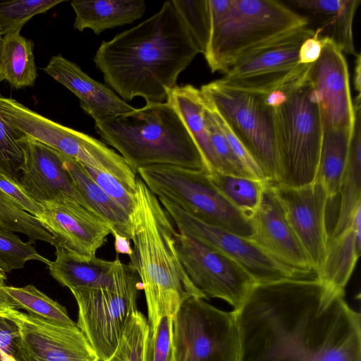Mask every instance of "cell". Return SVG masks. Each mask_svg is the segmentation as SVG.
Returning a JSON list of instances; mask_svg holds the SVG:
<instances>
[{
	"instance_id": "obj_1",
	"label": "cell",
	"mask_w": 361,
	"mask_h": 361,
	"mask_svg": "<svg viewBox=\"0 0 361 361\" xmlns=\"http://www.w3.org/2000/svg\"><path fill=\"white\" fill-rule=\"evenodd\" d=\"M236 314L239 361H361L360 314L317 278L257 283Z\"/></svg>"
},
{
	"instance_id": "obj_2",
	"label": "cell",
	"mask_w": 361,
	"mask_h": 361,
	"mask_svg": "<svg viewBox=\"0 0 361 361\" xmlns=\"http://www.w3.org/2000/svg\"><path fill=\"white\" fill-rule=\"evenodd\" d=\"M201 53L173 0L137 25L103 41L93 59L123 99L166 102L178 78Z\"/></svg>"
},
{
	"instance_id": "obj_3",
	"label": "cell",
	"mask_w": 361,
	"mask_h": 361,
	"mask_svg": "<svg viewBox=\"0 0 361 361\" xmlns=\"http://www.w3.org/2000/svg\"><path fill=\"white\" fill-rule=\"evenodd\" d=\"M131 216L133 253L129 264L144 290L151 333L161 319L173 318L190 298L206 299L188 276L177 250V234L158 197L137 176Z\"/></svg>"
},
{
	"instance_id": "obj_4",
	"label": "cell",
	"mask_w": 361,
	"mask_h": 361,
	"mask_svg": "<svg viewBox=\"0 0 361 361\" xmlns=\"http://www.w3.org/2000/svg\"><path fill=\"white\" fill-rule=\"evenodd\" d=\"M96 133L136 174L156 164L204 170L201 154L180 116L167 101L95 121Z\"/></svg>"
},
{
	"instance_id": "obj_5",
	"label": "cell",
	"mask_w": 361,
	"mask_h": 361,
	"mask_svg": "<svg viewBox=\"0 0 361 361\" xmlns=\"http://www.w3.org/2000/svg\"><path fill=\"white\" fill-rule=\"evenodd\" d=\"M307 25L279 1L232 0L223 19L211 25L204 56L212 73L225 74L252 50Z\"/></svg>"
},
{
	"instance_id": "obj_6",
	"label": "cell",
	"mask_w": 361,
	"mask_h": 361,
	"mask_svg": "<svg viewBox=\"0 0 361 361\" xmlns=\"http://www.w3.org/2000/svg\"><path fill=\"white\" fill-rule=\"evenodd\" d=\"M279 169L275 184L298 188L317 174L323 138L317 95L308 75L285 87V97L273 107Z\"/></svg>"
},
{
	"instance_id": "obj_7",
	"label": "cell",
	"mask_w": 361,
	"mask_h": 361,
	"mask_svg": "<svg viewBox=\"0 0 361 361\" xmlns=\"http://www.w3.org/2000/svg\"><path fill=\"white\" fill-rule=\"evenodd\" d=\"M108 275L97 286L73 292L78 307L77 325L99 361L114 352L127 324L138 311L142 288L137 272L118 257Z\"/></svg>"
},
{
	"instance_id": "obj_8",
	"label": "cell",
	"mask_w": 361,
	"mask_h": 361,
	"mask_svg": "<svg viewBox=\"0 0 361 361\" xmlns=\"http://www.w3.org/2000/svg\"><path fill=\"white\" fill-rule=\"evenodd\" d=\"M136 173L157 197L172 202L208 224L243 237L253 235L249 217L217 190L206 171L156 164L140 168Z\"/></svg>"
},
{
	"instance_id": "obj_9",
	"label": "cell",
	"mask_w": 361,
	"mask_h": 361,
	"mask_svg": "<svg viewBox=\"0 0 361 361\" xmlns=\"http://www.w3.org/2000/svg\"><path fill=\"white\" fill-rule=\"evenodd\" d=\"M204 100L226 122L264 173L275 183L279 153L274 109L262 94L228 87L217 80L200 89Z\"/></svg>"
},
{
	"instance_id": "obj_10",
	"label": "cell",
	"mask_w": 361,
	"mask_h": 361,
	"mask_svg": "<svg viewBox=\"0 0 361 361\" xmlns=\"http://www.w3.org/2000/svg\"><path fill=\"white\" fill-rule=\"evenodd\" d=\"M236 312L220 310L200 298H190L172 322L175 361H239Z\"/></svg>"
},
{
	"instance_id": "obj_11",
	"label": "cell",
	"mask_w": 361,
	"mask_h": 361,
	"mask_svg": "<svg viewBox=\"0 0 361 361\" xmlns=\"http://www.w3.org/2000/svg\"><path fill=\"white\" fill-rule=\"evenodd\" d=\"M0 114L23 135L82 164L108 173L121 182L131 173L126 160L104 142L44 117L13 99L0 95Z\"/></svg>"
},
{
	"instance_id": "obj_12",
	"label": "cell",
	"mask_w": 361,
	"mask_h": 361,
	"mask_svg": "<svg viewBox=\"0 0 361 361\" xmlns=\"http://www.w3.org/2000/svg\"><path fill=\"white\" fill-rule=\"evenodd\" d=\"M314 32L305 26L257 47L218 81L230 87L265 94L301 80L307 75L312 63H300V48Z\"/></svg>"
},
{
	"instance_id": "obj_13",
	"label": "cell",
	"mask_w": 361,
	"mask_h": 361,
	"mask_svg": "<svg viewBox=\"0 0 361 361\" xmlns=\"http://www.w3.org/2000/svg\"><path fill=\"white\" fill-rule=\"evenodd\" d=\"M158 199L179 233L191 236L231 257L257 283L287 278H314L276 260L252 238L204 222L172 202Z\"/></svg>"
},
{
	"instance_id": "obj_14",
	"label": "cell",
	"mask_w": 361,
	"mask_h": 361,
	"mask_svg": "<svg viewBox=\"0 0 361 361\" xmlns=\"http://www.w3.org/2000/svg\"><path fill=\"white\" fill-rule=\"evenodd\" d=\"M183 267L206 299L226 301L238 311L257 283L239 264L219 250L187 235L177 234Z\"/></svg>"
},
{
	"instance_id": "obj_15",
	"label": "cell",
	"mask_w": 361,
	"mask_h": 361,
	"mask_svg": "<svg viewBox=\"0 0 361 361\" xmlns=\"http://www.w3.org/2000/svg\"><path fill=\"white\" fill-rule=\"evenodd\" d=\"M323 39L320 56L312 63L308 73L309 81L317 95L323 131H343L352 135L355 111L348 63L339 49L329 40Z\"/></svg>"
},
{
	"instance_id": "obj_16",
	"label": "cell",
	"mask_w": 361,
	"mask_h": 361,
	"mask_svg": "<svg viewBox=\"0 0 361 361\" xmlns=\"http://www.w3.org/2000/svg\"><path fill=\"white\" fill-rule=\"evenodd\" d=\"M19 327L18 361H99L78 328L21 312L10 313Z\"/></svg>"
},
{
	"instance_id": "obj_17",
	"label": "cell",
	"mask_w": 361,
	"mask_h": 361,
	"mask_svg": "<svg viewBox=\"0 0 361 361\" xmlns=\"http://www.w3.org/2000/svg\"><path fill=\"white\" fill-rule=\"evenodd\" d=\"M271 184L317 274L324 262L329 239L326 221L329 199L323 185L317 180L298 188Z\"/></svg>"
},
{
	"instance_id": "obj_18",
	"label": "cell",
	"mask_w": 361,
	"mask_h": 361,
	"mask_svg": "<svg viewBox=\"0 0 361 361\" xmlns=\"http://www.w3.org/2000/svg\"><path fill=\"white\" fill-rule=\"evenodd\" d=\"M20 142L24 163L18 185L30 197L39 204L67 198L91 210L65 170L58 152L25 135Z\"/></svg>"
},
{
	"instance_id": "obj_19",
	"label": "cell",
	"mask_w": 361,
	"mask_h": 361,
	"mask_svg": "<svg viewBox=\"0 0 361 361\" xmlns=\"http://www.w3.org/2000/svg\"><path fill=\"white\" fill-rule=\"evenodd\" d=\"M250 219L253 228L251 238L267 253L288 267L316 277L310 260L288 223L271 183H266L259 207Z\"/></svg>"
},
{
	"instance_id": "obj_20",
	"label": "cell",
	"mask_w": 361,
	"mask_h": 361,
	"mask_svg": "<svg viewBox=\"0 0 361 361\" xmlns=\"http://www.w3.org/2000/svg\"><path fill=\"white\" fill-rule=\"evenodd\" d=\"M39 221L54 235L61 247L82 257H93L111 233L109 226L82 204L60 198L41 204Z\"/></svg>"
},
{
	"instance_id": "obj_21",
	"label": "cell",
	"mask_w": 361,
	"mask_h": 361,
	"mask_svg": "<svg viewBox=\"0 0 361 361\" xmlns=\"http://www.w3.org/2000/svg\"><path fill=\"white\" fill-rule=\"evenodd\" d=\"M43 70L71 91L79 99L81 108L94 121L135 109L61 54L52 56Z\"/></svg>"
},
{
	"instance_id": "obj_22",
	"label": "cell",
	"mask_w": 361,
	"mask_h": 361,
	"mask_svg": "<svg viewBox=\"0 0 361 361\" xmlns=\"http://www.w3.org/2000/svg\"><path fill=\"white\" fill-rule=\"evenodd\" d=\"M361 208L355 212L349 226L329 240L324 262L316 274L317 279L329 290L344 294L360 255Z\"/></svg>"
},
{
	"instance_id": "obj_23",
	"label": "cell",
	"mask_w": 361,
	"mask_h": 361,
	"mask_svg": "<svg viewBox=\"0 0 361 361\" xmlns=\"http://www.w3.org/2000/svg\"><path fill=\"white\" fill-rule=\"evenodd\" d=\"M317 20L320 38L331 42L343 53L356 56L353 23L360 0H292Z\"/></svg>"
},
{
	"instance_id": "obj_24",
	"label": "cell",
	"mask_w": 361,
	"mask_h": 361,
	"mask_svg": "<svg viewBox=\"0 0 361 361\" xmlns=\"http://www.w3.org/2000/svg\"><path fill=\"white\" fill-rule=\"evenodd\" d=\"M166 101L178 112L196 144L208 173H221L205 118L200 90L192 85H176L168 92Z\"/></svg>"
},
{
	"instance_id": "obj_25",
	"label": "cell",
	"mask_w": 361,
	"mask_h": 361,
	"mask_svg": "<svg viewBox=\"0 0 361 361\" xmlns=\"http://www.w3.org/2000/svg\"><path fill=\"white\" fill-rule=\"evenodd\" d=\"M59 154L75 187L89 208L107 223L111 234L116 233L131 240V216L94 182L82 164L61 153Z\"/></svg>"
},
{
	"instance_id": "obj_26",
	"label": "cell",
	"mask_w": 361,
	"mask_h": 361,
	"mask_svg": "<svg viewBox=\"0 0 361 361\" xmlns=\"http://www.w3.org/2000/svg\"><path fill=\"white\" fill-rule=\"evenodd\" d=\"M75 13L74 28L82 32L92 30L100 35L108 29L131 24L145 13L142 0L73 1Z\"/></svg>"
},
{
	"instance_id": "obj_27",
	"label": "cell",
	"mask_w": 361,
	"mask_h": 361,
	"mask_svg": "<svg viewBox=\"0 0 361 361\" xmlns=\"http://www.w3.org/2000/svg\"><path fill=\"white\" fill-rule=\"evenodd\" d=\"M355 123L350 143L347 164L339 195L338 214L329 239L338 236L350 225L353 216L361 208V97L355 99Z\"/></svg>"
},
{
	"instance_id": "obj_28",
	"label": "cell",
	"mask_w": 361,
	"mask_h": 361,
	"mask_svg": "<svg viewBox=\"0 0 361 361\" xmlns=\"http://www.w3.org/2000/svg\"><path fill=\"white\" fill-rule=\"evenodd\" d=\"M56 259L48 267L51 276L73 293L99 284L111 270L114 262L86 257L63 247H56Z\"/></svg>"
},
{
	"instance_id": "obj_29",
	"label": "cell",
	"mask_w": 361,
	"mask_h": 361,
	"mask_svg": "<svg viewBox=\"0 0 361 361\" xmlns=\"http://www.w3.org/2000/svg\"><path fill=\"white\" fill-rule=\"evenodd\" d=\"M37 68L31 40L20 33L3 37L0 55V82L7 80L16 89L34 85Z\"/></svg>"
},
{
	"instance_id": "obj_30",
	"label": "cell",
	"mask_w": 361,
	"mask_h": 361,
	"mask_svg": "<svg viewBox=\"0 0 361 361\" xmlns=\"http://www.w3.org/2000/svg\"><path fill=\"white\" fill-rule=\"evenodd\" d=\"M353 135L332 130L323 134L319 161L314 180L323 185L329 201L339 195Z\"/></svg>"
},
{
	"instance_id": "obj_31",
	"label": "cell",
	"mask_w": 361,
	"mask_h": 361,
	"mask_svg": "<svg viewBox=\"0 0 361 361\" xmlns=\"http://www.w3.org/2000/svg\"><path fill=\"white\" fill-rule=\"evenodd\" d=\"M208 175L228 201L250 219L259 207L267 182L220 173Z\"/></svg>"
},
{
	"instance_id": "obj_32",
	"label": "cell",
	"mask_w": 361,
	"mask_h": 361,
	"mask_svg": "<svg viewBox=\"0 0 361 361\" xmlns=\"http://www.w3.org/2000/svg\"><path fill=\"white\" fill-rule=\"evenodd\" d=\"M4 289L18 308L27 310L30 315L69 327L78 326L68 316L65 307L53 300L32 285L25 287L4 286Z\"/></svg>"
},
{
	"instance_id": "obj_33",
	"label": "cell",
	"mask_w": 361,
	"mask_h": 361,
	"mask_svg": "<svg viewBox=\"0 0 361 361\" xmlns=\"http://www.w3.org/2000/svg\"><path fill=\"white\" fill-rule=\"evenodd\" d=\"M150 326L137 311L127 324L112 355L105 361H149Z\"/></svg>"
},
{
	"instance_id": "obj_34",
	"label": "cell",
	"mask_w": 361,
	"mask_h": 361,
	"mask_svg": "<svg viewBox=\"0 0 361 361\" xmlns=\"http://www.w3.org/2000/svg\"><path fill=\"white\" fill-rule=\"evenodd\" d=\"M0 227L18 232L34 240H42L55 247L60 246L54 235L39 220L21 210L0 190Z\"/></svg>"
},
{
	"instance_id": "obj_35",
	"label": "cell",
	"mask_w": 361,
	"mask_h": 361,
	"mask_svg": "<svg viewBox=\"0 0 361 361\" xmlns=\"http://www.w3.org/2000/svg\"><path fill=\"white\" fill-rule=\"evenodd\" d=\"M63 0L0 1V35L20 33L34 16L46 13Z\"/></svg>"
},
{
	"instance_id": "obj_36",
	"label": "cell",
	"mask_w": 361,
	"mask_h": 361,
	"mask_svg": "<svg viewBox=\"0 0 361 361\" xmlns=\"http://www.w3.org/2000/svg\"><path fill=\"white\" fill-rule=\"evenodd\" d=\"M29 260H37L49 265L50 261L40 255L32 242H23L12 231L0 227V269L10 272L24 267Z\"/></svg>"
},
{
	"instance_id": "obj_37",
	"label": "cell",
	"mask_w": 361,
	"mask_h": 361,
	"mask_svg": "<svg viewBox=\"0 0 361 361\" xmlns=\"http://www.w3.org/2000/svg\"><path fill=\"white\" fill-rule=\"evenodd\" d=\"M23 135L0 114V174L17 184L24 163V152L20 142Z\"/></svg>"
},
{
	"instance_id": "obj_38",
	"label": "cell",
	"mask_w": 361,
	"mask_h": 361,
	"mask_svg": "<svg viewBox=\"0 0 361 361\" xmlns=\"http://www.w3.org/2000/svg\"><path fill=\"white\" fill-rule=\"evenodd\" d=\"M173 2L204 54L211 32L208 0H173Z\"/></svg>"
},
{
	"instance_id": "obj_39",
	"label": "cell",
	"mask_w": 361,
	"mask_h": 361,
	"mask_svg": "<svg viewBox=\"0 0 361 361\" xmlns=\"http://www.w3.org/2000/svg\"><path fill=\"white\" fill-rule=\"evenodd\" d=\"M204 108L205 118L210 139L220 164V173L251 178L233 152L228 140L205 103Z\"/></svg>"
},
{
	"instance_id": "obj_40",
	"label": "cell",
	"mask_w": 361,
	"mask_h": 361,
	"mask_svg": "<svg viewBox=\"0 0 361 361\" xmlns=\"http://www.w3.org/2000/svg\"><path fill=\"white\" fill-rule=\"evenodd\" d=\"M82 165L94 182L131 216L135 208V192L129 191L112 175L87 165Z\"/></svg>"
},
{
	"instance_id": "obj_41",
	"label": "cell",
	"mask_w": 361,
	"mask_h": 361,
	"mask_svg": "<svg viewBox=\"0 0 361 361\" xmlns=\"http://www.w3.org/2000/svg\"><path fill=\"white\" fill-rule=\"evenodd\" d=\"M206 106L211 111L216 122L219 126L220 129L225 135L228 140L233 152L243 164V167L249 174L251 178L265 181L267 180L265 178L263 171L261 168L247 151L243 143L233 133L231 128L226 123V122L222 118V117L205 101Z\"/></svg>"
},
{
	"instance_id": "obj_42",
	"label": "cell",
	"mask_w": 361,
	"mask_h": 361,
	"mask_svg": "<svg viewBox=\"0 0 361 361\" xmlns=\"http://www.w3.org/2000/svg\"><path fill=\"white\" fill-rule=\"evenodd\" d=\"M173 319L163 317L156 330L150 333L149 361H170L172 353Z\"/></svg>"
},
{
	"instance_id": "obj_43",
	"label": "cell",
	"mask_w": 361,
	"mask_h": 361,
	"mask_svg": "<svg viewBox=\"0 0 361 361\" xmlns=\"http://www.w3.org/2000/svg\"><path fill=\"white\" fill-rule=\"evenodd\" d=\"M0 190L21 210L39 220L44 214L41 204L30 197L17 183L0 174Z\"/></svg>"
},
{
	"instance_id": "obj_44",
	"label": "cell",
	"mask_w": 361,
	"mask_h": 361,
	"mask_svg": "<svg viewBox=\"0 0 361 361\" xmlns=\"http://www.w3.org/2000/svg\"><path fill=\"white\" fill-rule=\"evenodd\" d=\"M10 313L0 314V361H18L19 327Z\"/></svg>"
},
{
	"instance_id": "obj_45",
	"label": "cell",
	"mask_w": 361,
	"mask_h": 361,
	"mask_svg": "<svg viewBox=\"0 0 361 361\" xmlns=\"http://www.w3.org/2000/svg\"><path fill=\"white\" fill-rule=\"evenodd\" d=\"M324 44V39L320 38L316 30L313 35L307 38L301 44L299 51V62L301 64H311L320 56Z\"/></svg>"
},
{
	"instance_id": "obj_46",
	"label": "cell",
	"mask_w": 361,
	"mask_h": 361,
	"mask_svg": "<svg viewBox=\"0 0 361 361\" xmlns=\"http://www.w3.org/2000/svg\"><path fill=\"white\" fill-rule=\"evenodd\" d=\"M15 302L6 293L4 286H0V314H5L18 310Z\"/></svg>"
},
{
	"instance_id": "obj_47",
	"label": "cell",
	"mask_w": 361,
	"mask_h": 361,
	"mask_svg": "<svg viewBox=\"0 0 361 361\" xmlns=\"http://www.w3.org/2000/svg\"><path fill=\"white\" fill-rule=\"evenodd\" d=\"M112 235L114 238V249L117 255L124 254L130 257L133 253V247L130 243V240L116 233Z\"/></svg>"
},
{
	"instance_id": "obj_48",
	"label": "cell",
	"mask_w": 361,
	"mask_h": 361,
	"mask_svg": "<svg viewBox=\"0 0 361 361\" xmlns=\"http://www.w3.org/2000/svg\"><path fill=\"white\" fill-rule=\"evenodd\" d=\"M361 56L360 54L358 53L356 55L355 65L354 70V87L357 94H360L361 90Z\"/></svg>"
},
{
	"instance_id": "obj_49",
	"label": "cell",
	"mask_w": 361,
	"mask_h": 361,
	"mask_svg": "<svg viewBox=\"0 0 361 361\" xmlns=\"http://www.w3.org/2000/svg\"><path fill=\"white\" fill-rule=\"evenodd\" d=\"M6 279V273L0 269V286H5L4 282Z\"/></svg>"
},
{
	"instance_id": "obj_50",
	"label": "cell",
	"mask_w": 361,
	"mask_h": 361,
	"mask_svg": "<svg viewBox=\"0 0 361 361\" xmlns=\"http://www.w3.org/2000/svg\"><path fill=\"white\" fill-rule=\"evenodd\" d=\"M2 42H3V37L0 35V55H1V47H2Z\"/></svg>"
},
{
	"instance_id": "obj_51",
	"label": "cell",
	"mask_w": 361,
	"mask_h": 361,
	"mask_svg": "<svg viewBox=\"0 0 361 361\" xmlns=\"http://www.w3.org/2000/svg\"><path fill=\"white\" fill-rule=\"evenodd\" d=\"M170 361H175L172 353H171V357Z\"/></svg>"
}]
</instances>
